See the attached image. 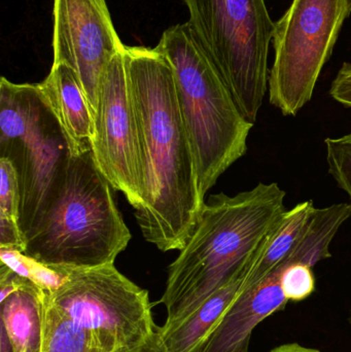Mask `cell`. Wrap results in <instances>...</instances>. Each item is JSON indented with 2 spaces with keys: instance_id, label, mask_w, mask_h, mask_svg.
Segmentation results:
<instances>
[{
  "instance_id": "4",
  "label": "cell",
  "mask_w": 351,
  "mask_h": 352,
  "mask_svg": "<svg viewBox=\"0 0 351 352\" xmlns=\"http://www.w3.org/2000/svg\"><path fill=\"white\" fill-rule=\"evenodd\" d=\"M156 49L172 68L179 109L195 158L198 188L205 200L223 173L247 154L253 124L237 107L188 23L165 30Z\"/></svg>"
},
{
  "instance_id": "12",
  "label": "cell",
  "mask_w": 351,
  "mask_h": 352,
  "mask_svg": "<svg viewBox=\"0 0 351 352\" xmlns=\"http://www.w3.org/2000/svg\"><path fill=\"white\" fill-rule=\"evenodd\" d=\"M38 85L67 136L71 156L91 148L92 111L76 72L65 64H53Z\"/></svg>"
},
{
  "instance_id": "24",
  "label": "cell",
  "mask_w": 351,
  "mask_h": 352,
  "mask_svg": "<svg viewBox=\"0 0 351 352\" xmlns=\"http://www.w3.org/2000/svg\"><path fill=\"white\" fill-rule=\"evenodd\" d=\"M0 352H14L10 338L2 327L0 329Z\"/></svg>"
},
{
  "instance_id": "11",
  "label": "cell",
  "mask_w": 351,
  "mask_h": 352,
  "mask_svg": "<svg viewBox=\"0 0 351 352\" xmlns=\"http://www.w3.org/2000/svg\"><path fill=\"white\" fill-rule=\"evenodd\" d=\"M284 261L261 283L239 291L216 328L197 352H249L253 330L266 318L286 307L282 289Z\"/></svg>"
},
{
  "instance_id": "20",
  "label": "cell",
  "mask_w": 351,
  "mask_h": 352,
  "mask_svg": "<svg viewBox=\"0 0 351 352\" xmlns=\"http://www.w3.org/2000/svg\"><path fill=\"white\" fill-rule=\"evenodd\" d=\"M286 263L280 279L282 292L288 301H302L308 298L315 289L313 267L304 264H292L288 258Z\"/></svg>"
},
{
  "instance_id": "1",
  "label": "cell",
  "mask_w": 351,
  "mask_h": 352,
  "mask_svg": "<svg viewBox=\"0 0 351 352\" xmlns=\"http://www.w3.org/2000/svg\"><path fill=\"white\" fill-rule=\"evenodd\" d=\"M124 58L144 171V196L135 209L136 221L144 239L161 252L181 250L206 201L198 188L172 68L156 47H125Z\"/></svg>"
},
{
  "instance_id": "19",
  "label": "cell",
  "mask_w": 351,
  "mask_h": 352,
  "mask_svg": "<svg viewBox=\"0 0 351 352\" xmlns=\"http://www.w3.org/2000/svg\"><path fill=\"white\" fill-rule=\"evenodd\" d=\"M325 144L329 173L350 197L351 204V132L341 138H327Z\"/></svg>"
},
{
  "instance_id": "7",
  "label": "cell",
  "mask_w": 351,
  "mask_h": 352,
  "mask_svg": "<svg viewBox=\"0 0 351 352\" xmlns=\"http://www.w3.org/2000/svg\"><path fill=\"white\" fill-rule=\"evenodd\" d=\"M350 14L351 0H293L274 23L268 94L282 115L295 117L311 100Z\"/></svg>"
},
{
  "instance_id": "10",
  "label": "cell",
  "mask_w": 351,
  "mask_h": 352,
  "mask_svg": "<svg viewBox=\"0 0 351 352\" xmlns=\"http://www.w3.org/2000/svg\"><path fill=\"white\" fill-rule=\"evenodd\" d=\"M53 16V64L76 72L94 118L103 74L126 45L105 0H54Z\"/></svg>"
},
{
  "instance_id": "2",
  "label": "cell",
  "mask_w": 351,
  "mask_h": 352,
  "mask_svg": "<svg viewBox=\"0 0 351 352\" xmlns=\"http://www.w3.org/2000/svg\"><path fill=\"white\" fill-rule=\"evenodd\" d=\"M286 192L260 182L235 196L212 195L177 260L169 266L161 303L163 327L179 324L235 275L249 268L286 212Z\"/></svg>"
},
{
  "instance_id": "14",
  "label": "cell",
  "mask_w": 351,
  "mask_h": 352,
  "mask_svg": "<svg viewBox=\"0 0 351 352\" xmlns=\"http://www.w3.org/2000/svg\"><path fill=\"white\" fill-rule=\"evenodd\" d=\"M315 209L313 201L309 200L286 210L270 232L257 258L251 263L239 291H245L261 283L290 256L306 232Z\"/></svg>"
},
{
  "instance_id": "15",
  "label": "cell",
  "mask_w": 351,
  "mask_h": 352,
  "mask_svg": "<svg viewBox=\"0 0 351 352\" xmlns=\"http://www.w3.org/2000/svg\"><path fill=\"white\" fill-rule=\"evenodd\" d=\"M43 292L26 279L18 291L0 302L1 327L14 352H43Z\"/></svg>"
},
{
  "instance_id": "23",
  "label": "cell",
  "mask_w": 351,
  "mask_h": 352,
  "mask_svg": "<svg viewBox=\"0 0 351 352\" xmlns=\"http://www.w3.org/2000/svg\"><path fill=\"white\" fill-rule=\"evenodd\" d=\"M270 352H323L317 349H309V347L302 346L298 343H288V344H282L280 346L275 347Z\"/></svg>"
},
{
  "instance_id": "25",
  "label": "cell",
  "mask_w": 351,
  "mask_h": 352,
  "mask_svg": "<svg viewBox=\"0 0 351 352\" xmlns=\"http://www.w3.org/2000/svg\"><path fill=\"white\" fill-rule=\"evenodd\" d=\"M350 324H351V316H350Z\"/></svg>"
},
{
  "instance_id": "3",
  "label": "cell",
  "mask_w": 351,
  "mask_h": 352,
  "mask_svg": "<svg viewBox=\"0 0 351 352\" xmlns=\"http://www.w3.org/2000/svg\"><path fill=\"white\" fill-rule=\"evenodd\" d=\"M111 188L91 148L71 156L59 192L27 236L23 252L52 267L115 264L132 236Z\"/></svg>"
},
{
  "instance_id": "5",
  "label": "cell",
  "mask_w": 351,
  "mask_h": 352,
  "mask_svg": "<svg viewBox=\"0 0 351 352\" xmlns=\"http://www.w3.org/2000/svg\"><path fill=\"white\" fill-rule=\"evenodd\" d=\"M0 157L18 173L25 239L59 192L71 158L69 142L38 84L0 80Z\"/></svg>"
},
{
  "instance_id": "22",
  "label": "cell",
  "mask_w": 351,
  "mask_h": 352,
  "mask_svg": "<svg viewBox=\"0 0 351 352\" xmlns=\"http://www.w3.org/2000/svg\"><path fill=\"white\" fill-rule=\"evenodd\" d=\"M125 352H168V351H167L166 346L163 342L162 337H161L160 333L157 329L156 332L144 344Z\"/></svg>"
},
{
  "instance_id": "16",
  "label": "cell",
  "mask_w": 351,
  "mask_h": 352,
  "mask_svg": "<svg viewBox=\"0 0 351 352\" xmlns=\"http://www.w3.org/2000/svg\"><path fill=\"white\" fill-rule=\"evenodd\" d=\"M43 352H106L96 339L55 307L49 294H41Z\"/></svg>"
},
{
  "instance_id": "21",
  "label": "cell",
  "mask_w": 351,
  "mask_h": 352,
  "mask_svg": "<svg viewBox=\"0 0 351 352\" xmlns=\"http://www.w3.org/2000/svg\"><path fill=\"white\" fill-rule=\"evenodd\" d=\"M330 95L340 104L351 109V63L344 62L332 82Z\"/></svg>"
},
{
  "instance_id": "9",
  "label": "cell",
  "mask_w": 351,
  "mask_h": 352,
  "mask_svg": "<svg viewBox=\"0 0 351 352\" xmlns=\"http://www.w3.org/2000/svg\"><path fill=\"white\" fill-rule=\"evenodd\" d=\"M91 150L97 167L113 190L123 192L137 208L144 196V171L124 51L113 57L101 78Z\"/></svg>"
},
{
  "instance_id": "17",
  "label": "cell",
  "mask_w": 351,
  "mask_h": 352,
  "mask_svg": "<svg viewBox=\"0 0 351 352\" xmlns=\"http://www.w3.org/2000/svg\"><path fill=\"white\" fill-rule=\"evenodd\" d=\"M21 195L18 173L8 159L0 157V248L24 252L21 229Z\"/></svg>"
},
{
  "instance_id": "18",
  "label": "cell",
  "mask_w": 351,
  "mask_h": 352,
  "mask_svg": "<svg viewBox=\"0 0 351 352\" xmlns=\"http://www.w3.org/2000/svg\"><path fill=\"white\" fill-rule=\"evenodd\" d=\"M0 261L19 276L49 294L57 291L67 277V269L47 266L14 248H0Z\"/></svg>"
},
{
  "instance_id": "13",
  "label": "cell",
  "mask_w": 351,
  "mask_h": 352,
  "mask_svg": "<svg viewBox=\"0 0 351 352\" xmlns=\"http://www.w3.org/2000/svg\"><path fill=\"white\" fill-rule=\"evenodd\" d=\"M249 267L214 292L179 324L158 328L168 352L198 351L238 295Z\"/></svg>"
},
{
  "instance_id": "6",
  "label": "cell",
  "mask_w": 351,
  "mask_h": 352,
  "mask_svg": "<svg viewBox=\"0 0 351 352\" xmlns=\"http://www.w3.org/2000/svg\"><path fill=\"white\" fill-rule=\"evenodd\" d=\"M188 22L251 123L268 92L274 22L264 0H183Z\"/></svg>"
},
{
  "instance_id": "8",
  "label": "cell",
  "mask_w": 351,
  "mask_h": 352,
  "mask_svg": "<svg viewBox=\"0 0 351 352\" xmlns=\"http://www.w3.org/2000/svg\"><path fill=\"white\" fill-rule=\"evenodd\" d=\"M66 269L65 281L47 293L49 300L105 351H131L156 332L148 291L122 274L115 264Z\"/></svg>"
}]
</instances>
